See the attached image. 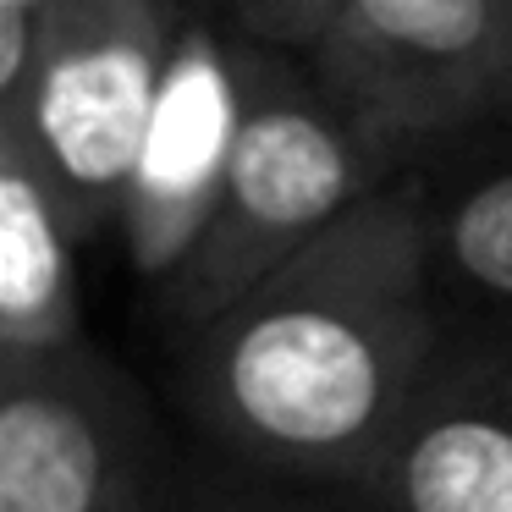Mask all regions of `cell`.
<instances>
[{
	"instance_id": "9",
	"label": "cell",
	"mask_w": 512,
	"mask_h": 512,
	"mask_svg": "<svg viewBox=\"0 0 512 512\" xmlns=\"http://www.w3.org/2000/svg\"><path fill=\"white\" fill-rule=\"evenodd\" d=\"M78 248L28 144L0 127V353H39L89 336L72 265Z\"/></svg>"
},
{
	"instance_id": "8",
	"label": "cell",
	"mask_w": 512,
	"mask_h": 512,
	"mask_svg": "<svg viewBox=\"0 0 512 512\" xmlns=\"http://www.w3.org/2000/svg\"><path fill=\"white\" fill-rule=\"evenodd\" d=\"M424 177L430 276L452 331L512 342V149Z\"/></svg>"
},
{
	"instance_id": "7",
	"label": "cell",
	"mask_w": 512,
	"mask_h": 512,
	"mask_svg": "<svg viewBox=\"0 0 512 512\" xmlns=\"http://www.w3.org/2000/svg\"><path fill=\"white\" fill-rule=\"evenodd\" d=\"M364 479L386 512H512V342L446 331Z\"/></svg>"
},
{
	"instance_id": "3",
	"label": "cell",
	"mask_w": 512,
	"mask_h": 512,
	"mask_svg": "<svg viewBox=\"0 0 512 512\" xmlns=\"http://www.w3.org/2000/svg\"><path fill=\"white\" fill-rule=\"evenodd\" d=\"M177 0H50L23 83L0 100L78 243L116 226L177 39Z\"/></svg>"
},
{
	"instance_id": "4",
	"label": "cell",
	"mask_w": 512,
	"mask_h": 512,
	"mask_svg": "<svg viewBox=\"0 0 512 512\" xmlns=\"http://www.w3.org/2000/svg\"><path fill=\"white\" fill-rule=\"evenodd\" d=\"M182 452L100 342L0 353V512H171Z\"/></svg>"
},
{
	"instance_id": "13",
	"label": "cell",
	"mask_w": 512,
	"mask_h": 512,
	"mask_svg": "<svg viewBox=\"0 0 512 512\" xmlns=\"http://www.w3.org/2000/svg\"><path fill=\"white\" fill-rule=\"evenodd\" d=\"M507 6H512V0H507Z\"/></svg>"
},
{
	"instance_id": "11",
	"label": "cell",
	"mask_w": 512,
	"mask_h": 512,
	"mask_svg": "<svg viewBox=\"0 0 512 512\" xmlns=\"http://www.w3.org/2000/svg\"><path fill=\"white\" fill-rule=\"evenodd\" d=\"M336 12H342V0H210V17L226 34L298 50V56H309Z\"/></svg>"
},
{
	"instance_id": "12",
	"label": "cell",
	"mask_w": 512,
	"mask_h": 512,
	"mask_svg": "<svg viewBox=\"0 0 512 512\" xmlns=\"http://www.w3.org/2000/svg\"><path fill=\"white\" fill-rule=\"evenodd\" d=\"M45 12L50 0H0V100L23 83L39 45V28H45Z\"/></svg>"
},
{
	"instance_id": "5",
	"label": "cell",
	"mask_w": 512,
	"mask_h": 512,
	"mask_svg": "<svg viewBox=\"0 0 512 512\" xmlns=\"http://www.w3.org/2000/svg\"><path fill=\"white\" fill-rule=\"evenodd\" d=\"M303 61L402 166L512 122L507 0H342Z\"/></svg>"
},
{
	"instance_id": "10",
	"label": "cell",
	"mask_w": 512,
	"mask_h": 512,
	"mask_svg": "<svg viewBox=\"0 0 512 512\" xmlns=\"http://www.w3.org/2000/svg\"><path fill=\"white\" fill-rule=\"evenodd\" d=\"M171 512H386V501L375 496L369 479L353 474L281 468L193 441L182 452Z\"/></svg>"
},
{
	"instance_id": "1",
	"label": "cell",
	"mask_w": 512,
	"mask_h": 512,
	"mask_svg": "<svg viewBox=\"0 0 512 512\" xmlns=\"http://www.w3.org/2000/svg\"><path fill=\"white\" fill-rule=\"evenodd\" d=\"M424 177L397 171L199 331L177 397L193 441L364 479L446 347Z\"/></svg>"
},
{
	"instance_id": "2",
	"label": "cell",
	"mask_w": 512,
	"mask_h": 512,
	"mask_svg": "<svg viewBox=\"0 0 512 512\" xmlns=\"http://www.w3.org/2000/svg\"><path fill=\"white\" fill-rule=\"evenodd\" d=\"M237 67H243V122L221 204L199 248L155 292L177 336L215 320L364 193L408 171L358 116H347L325 94L298 50L237 39Z\"/></svg>"
},
{
	"instance_id": "6",
	"label": "cell",
	"mask_w": 512,
	"mask_h": 512,
	"mask_svg": "<svg viewBox=\"0 0 512 512\" xmlns=\"http://www.w3.org/2000/svg\"><path fill=\"white\" fill-rule=\"evenodd\" d=\"M237 122H243L237 34H226L204 12H182L155 111H149L144 144H138L133 182H127L122 215H116L127 259L155 292L199 248L204 226L221 204Z\"/></svg>"
}]
</instances>
